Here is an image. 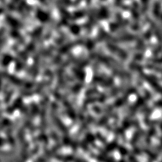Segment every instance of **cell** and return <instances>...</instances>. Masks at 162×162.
Here are the masks:
<instances>
[{"mask_svg":"<svg viewBox=\"0 0 162 162\" xmlns=\"http://www.w3.org/2000/svg\"><path fill=\"white\" fill-rule=\"evenodd\" d=\"M129 161L130 162H138V160L133 156H130L129 157Z\"/></svg>","mask_w":162,"mask_h":162,"instance_id":"obj_9","label":"cell"},{"mask_svg":"<svg viewBox=\"0 0 162 162\" xmlns=\"http://www.w3.org/2000/svg\"><path fill=\"white\" fill-rule=\"evenodd\" d=\"M94 81L96 83H100L102 86H109L111 85L113 83V80L111 78L106 79V78L100 77V76H97L94 78Z\"/></svg>","mask_w":162,"mask_h":162,"instance_id":"obj_3","label":"cell"},{"mask_svg":"<svg viewBox=\"0 0 162 162\" xmlns=\"http://www.w3.org/2000/svg\"><path fill=\"white\" fill-rule=\"evenodd\" d=\"M97 159L100 162H116V161L112 157H107L105 156H97Z\"/></svg>","mask_w":162,"mask_h":162,"instance_id":"obj_6","label":"cell"},{"mask_svg":"<svg viewBox=\"0 0 162 162\" xmlns=\"http://www.w3.org/2000/svg\"><path fill=\"white\" fill-rule=\"evenodd\" d=\"M145 78V80H146L148 82L150 85L154 88V90H156L158 93H160L162 94V86L158 84V83L154 79L152 78L151 76L143 75V76Z\"/></svg>","mask_w":162,"mask_h":162,"instance_id":"obj_1","label":"cell"},{"mask_svg":"<svg viewBox=\"0 0 162 162\" xmlns=\"http://www.w3.org/2000/svg\"><path fill=\"white\" fill-rule=\"evenodd\" d=\"M116 146H117V144H116V142L115 141H113L112 143H109L108 145V146L106 147V148H105L106 152H107V151L109 152V151L114 150L116 148Z\"/></svg>","mask_w":162,"mask_h":162,"instance_id":"obj_7","label":"cell"},{"mask_svg":"<svg viewBox=\"0 0 162 162\" xmlns=\"http://www.w3.org/2000/svg\"><path fill=\"white\" fill-rule=\"evenodd\" d=\"M120 153L122 155H124L127 154V150L124 148H121V149L120 150Z\"/></svg>","mask_w":162,"mask_h":162,"instance_id":"obj_11","label":"cell"},{"mask_svg":"<svg viewBox=\"0 0 162 162\" xmlns=\"http://www.w3.org/2000/svg\"><path fill=\"white\" fill-rule=\"evenodd\" d=\"M156 106L162 108V101H158L156 103Z\"/></svg>","mask_w":162,"mask_h":162,"instance_id":"obj_12","label":"cell"},{"mask_svg":"<svg viewBox=\"0 0 162 162\" xmlns=\"http://www.w3.org/2000/svg\"><path fill=\"white\" fill-rule=\"evenodd\" d=\"M39 1H40L41 2H43H43H45V1H46V0H39Z\"/></svg>","mask_w":162,"mask_h":162,"instance_id":"obj_13","label":"cell"},{"mask_svg":"<svg viewBox=\"0 0 162 162\" xmlns=\"http://www.w3.org/2000/svg\"><path fill=\"white\" fill-rule=\"evenodd\" d=\"M6 20L7 23L13 27H20L21 24L16 19L12 18L10 16H7Z\"/></svg>","mask_w":162,"mask_h":162,"instance_id":"obj_5","label":"cell"},{"mask_svg":"<svg viewBox=\"0 0 162 162\" xmlns=\"http://www.w3.org/2000/svg\"><path fill=\"white\" fill-rule=\"evenodd\" d=\"M71 30L73 33H78L79 32V27H78L76 25H73L71 27Z\"/></svg>","mask_w":162,"mask_h":162,"instance_id":"obj_8","label":"cell"},{"mask_svg":"<svg viewBox=\"0 0 162 162\" xmlns=\"http://www.w3.org/2000/svg\"><path fill=\"white\" fill-rule=\"evenodd\" d=\"M154 63H157L158 64L159 63H162V57L160 58H157V59H155L154 60Z\"/></svg>","mask_w":162,"mask_h":162,"instance_id":"obj_10","label":"cell"},{"mask_svg":"<svg viewBox=\"0 0 162 162\" xmlns=\"http://www.w3.org/2000/svg\"><path fill=\"white\" fill-rule=\"evenodd\" d=\"M36 17L38 20L41 22H46L49 19V14L41 9H37L36 12Z\"/></svg>","mask_w":162,"mask_h":162,"instance_id":"obj_2","label":"cell"},{"mask_svg":"<svg viewBox=\"0 0 162 162\" xmlns=\"http://www.w3.org/2000/svg\"><path fill=\"white\" fill-rule=\"evenodd\" d=\"M108 48L111 50V51H112V52H113L115 54H117L118 56H119L121 58H123V59H124V60H125V59L127 58V54L123 50L121 49L120 48H117V47H114L111 45H109L108 46Z\"/></svg>","mask_w":162,"mask_h":162,"instance_id":"obj_4","label":"cell"}]
</instances>
